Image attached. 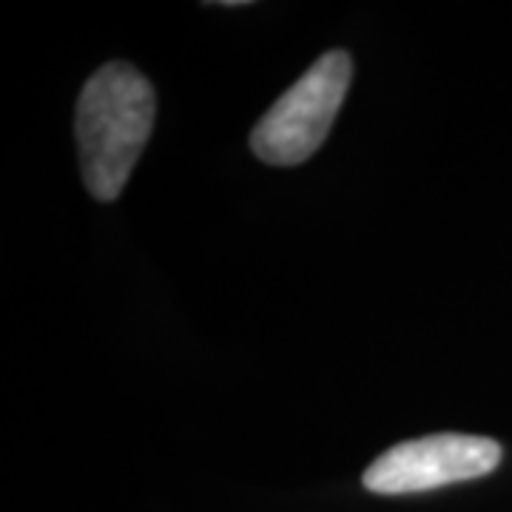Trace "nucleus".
<instances>
[{
    "label": "nucleus",
    "mask_w": 512,
    "mask_h": 512,
    "mask_svg": "<svg viewBox=\"0 0 512 512\" xmlns=\"http://www.w3.org/2000/svg\"><path fill=\"white\" fill-rule=\"evenodd\" d=\"M157 97L143 74L128 63H106L86 80L74 137L80 171L94 200H117L154 128Z\"/></svg>",
    "instance_id": "1"
},
{
    "label": "nucleus",
    "mask_w": 512,
    "mask_h": 512,
    "mask_svg": "<svg viewBox=\"0 0 512 512\" xmlns=\"http://www.w3.org/2000/svg\"><path fill=\"white\" fill-rule=\"evenodd\" d=\"M348 52H325L276 100L251 131V151L268 165H299L325 143L348 94Z\"/></svg>",
    "instance_id": "2"
},
{
    "label": "nucleus",
    "mask_w": 512,
    "mask_h": 512,
    "mask_svg": "<svg viewBox=\"0 0 512 512\" xmlns=\"http://www.w3.org/2000/svg\"><path fill=\"white\" fill-rule=\"evenodd\" d=\"M498 464V441L464 433H436L390 447L367 467L362 484L376 495L430 493L447 484L490 476Z\"/></svg>",
    "instance_id": "3"
}]
</instances>
